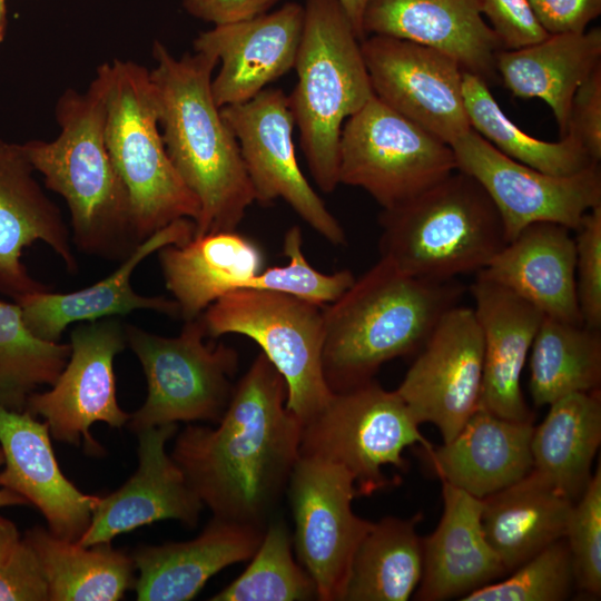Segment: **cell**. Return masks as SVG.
<instances>
[{"label":"cell","instance_id":"1","mask_svg":"<svg viewBox=\"0 0 601 601\" xmlns=\"http://www.w3.org/2000/svg\"><path fill=\"white\" fill-rule=\"evenodd\" d=\"M285 380L258 354L217 427L188 425L171 457L215 518L265 528L299 459L302 423Z\"/></svg>","mask_w":601,"mask_h":601},{"label":"cell","instance_id":"2","mask_svg":"<svg viewBox=\"0 0 601 601\" xmlns=\"http://www.w3.org/2000/svg\"><path fill=\"white\" fill-rule=\"evenodd\" d=\"M150 78L167 154L200 205L195 235L236 230L255 201L238 142L211 92L215 56L174 57L156 40Z\"/></svg>","mask_w":601,"mask_h":601},{"label":"cell","instance_id":"3","mask_svg":"<svg viewBox=\"0 0 601 601\" xmlns=\"http://www.w3.org/2000/svg\"><path fill=\"white\" fill-rule=\"evenodd\" d=\"M110 62L98 67L88 89H67L56 104L60 132L51 141L21 145L45 186L67 203L72 242L87 255L124 260L140 244L136 237L127 189L110 158L106 107Z\"/></svg>","mask_w":601,"mask_h":601},{"label":"cell","instance_id":"4","mask_svg":"<svg viewBox=\"0 0 601 601\" xmlns=\"http://www.w3.org/2000/svg\"><path fill=\"white\" fill-rule=\"evenodd\" d=\"M464 287L400 272L380 258L324 307L323 373L333 393L374 380L380 367L422 347Z\"/></svg>","mask_w":601,"mask_h":601},{"label":"cell","instance_id":"5","mask_svg":"<svg viewBox=\"0 0 601 601\" xmlns=\"http://www.w3.org/2000/svg\"><path fill=\"white\" fill-rule=\"evenodd\" d=\"M378 220L380 258L424 280L477 274L508 243L492 199L460 170L413 199L383 209Z\"/></svg>","mask_w":601,"mask_h":601},{"label":"cell","instance_id":"6","mask_svg":"<svg viewBox=\"0 0 601 601\" xmlns=\"http://www.w3.org/2000/svg\"><path fill=\"white\" fill-rule=\"evenodd\" d=\"M304 11L288 104L311 175L331 194L339 185L343 125L374 92L361 40L338 0H306Z\"/></svg>","mask_w":601,"mask_h":601},{"label":"cell","instance_id":"7","mask_svg":"<svg viewBox=\"0 0 601 601\" xmlns=\"http://www.w3.org/2000/svg\"><path fill=\"white\" fill-rule=\"evenodd\" d=\"M105 138L128 193L139 243L176 219H198L199 201L180 178L162 140L150 70L135 61L110 62Z\"/></svg>","mask_w":601,"mask_h":601},{"label":"cell","instance_id":"8","mask_svg":"<svg viewBox=\"0 0 601 601\" xmlns=\"http://www.w3.org/2000/svg\"><path fill=\"white\" fill-rule=\"evenodd\" d=\"M207 336L253 339L287 386L286 407L305 424L333 392L323 373L324 307L279 292L243 288L227 293L200 315Z\"/></svg>","mask_w":601,"mask_h":601},{"label":"cell","instance_id":"9","mask_svg":"<svg viewBox=\"0 0 601 601\" xmlns=\"http://www.w3.org/2000/svg\"><path fill=\"white\" fill-rule=\"evenodd\" d=\"M408 407L396 391L374 380L355 388L333 393L327 404L302 425L299 456L319 459L345 467L355 480L357 496L400 483L384 469L406 472L407 447L433 446L420 432Z\"/></svg>","mask_w":601,"mask_h":601},{"label":"cell","instance_id":"10","mask_svg":"<svg viewBox=\"0 0 601 601\" xmlns=\"http://www.w3.org/2000/svg\"><path fill=\"white\" fill-rule=\"evenodd\" d=\"M127 345L138 357L147 381L145 403L130 414L134 432L209 421L217 424L231 398L239 355L224 343L205 342L198 318L185 322L179 335L166 337L125 324Z\"/></svg>","mask_w":601,"mask_h":601},{"label":"cell","instance_id":"11","mask_svg":"<svg viewBox=\"0 0 601 601\" xmlns=\"http://www.w3.org/2000/svg\"><path fill=\"white\" fill-rule=\"evenodd\" d=\"M455 170L449 144L375 95L343 125L339 184L364 189L383 209L413 199Z\"/></svg>","mask_w":601,"mask_h":601},{"label":"cell","instance_id":"12","mask_svg":"<svg viewBox=\"0 0 601 601\" xmlns=\"http://www.w3.org/2000/svg\"><path fill=\"white\" fill-rule=\"evenodd\" d=\"M297 561L318 600L343 601L354 554L373 522L353 512L354 476L343 466L299 456L286 487Z\"/></svg>","mask_w":601,"mask_h":601},{"label":"cell","instance_id":"13","mask_svg":"<svg viewBox=\"0 0 601 601\" xmlns=\"http://www.w3.org/2000/svg\"><path fill=\"white\" fill-rule=\"evenodd\" d=\"M126 345L125 324L117 317L81 322L71 331L69 359L51 390L32 393L24 410L43 417L53 439L101 455L91 425L120 428L130 418L117 402L114 373V359Z\"/></svg>","mask_w":601,"mask_h":601},{"label":"cell","instance_id":"14","mask_svg":"<svg viewBox=\"0 0 601 601\" xmlns=\"http://www.w3.org/2000/svg\"><path fill=\"white\" fill-rule=\"evenodd\" d=\"M450 146L457 170L473 177L492 199L508 242L538 221L574 230L590 209L601 205L599 164L569 176L550 175L503 155L473 129Z\"/></svg>","mask_w":601,"mask_h":601},{"label":"cell","instance_id":"15","mask_svg":"<svg viewBox=\"0 0 601 601\" xmlns=\"http://www.w3.org/2000/svg\"><path fill=\"white\" fill-rule=\"evenodd\" d=\"M220 112L238 142L255 201L266 206L280 198L328 243L345 245L344 228L298 166L288 96L265 88L247 101L221 107Z\"/></svg>","mask_w":601,"mask_h":601},{"label":"cell","instance_id":"16","mask_svg":"<svg viewBox=\"0 0 601 601\" xmlns=\"http://www.w3.org/2000/svg\"><path fill=\"white\" fill-rule=\"evenodd\" d=\"M483 335L473 307L455 305L439 319L395 390L418 424L450 442L480 407Z\"/></svg>","mask_w":601,"mask_h":601},{"label":"cell","instance_id":"17","mask_svg":"<svg viewBox=\"0 0 601 601\" xmlns=\"http://www.w3.org/2000/svg\"><path fill=\"white\" fill-rule=\"evenodd\" d=\"M361 50L375 97L451 145L471 130L464 70L446 53L408 40L370 35Z\"/></svg>","mask_w":601,"mask_h":601},{"label":"cell","instance_id":"18","mask_svg":"<svg viewBox=\"0 0 601 601\" xmlns=\"http://www.w3.org/2000/svg\"><path fill=\"white\" fill-rule=\"evenodd\" d=\"M177 430V424H165L137 432V471L117 491L99 496L78 544L110 543L119 534L160 520H177L187 528L197 525L204 504L166 452V443Z\"/></svg>","mask_w":601,"mask_h":601},{"label":"cell","instance_id":"19","mask_svg":"<svg viewBox=\"0 0 601 601\" xmlns=\"http://www.w3.org/2000/svg\"><path fill=\"white\" fill-rule=\"evenodd\" d=\"M304 16L303 6L287 2L273 12L216 24L197 36L194 50L220 62L211 80L219 108L252 99L295 67Z\"/></svg>","mask_w":601,"mask_h":601},{"label":"cell","instance_id":"20","mask_svg":"<svg viewBox=\"0 0 601 601\" xmlns=\"http://www.w3.org/2000/svg\"><path fill=\"white\" fill-rule=\"evenodd\" d=\"M35 171L21 145L0 139V292L14 302L49 289L33 279L21 262L23 249L35 242L49 245L69 273L78 269L62 214L42 190Z\"/></svg>","mask_w":601,"mask_h":601},{"label":"cell","instance_id":"21","mask_svg":"<svg viewBox=\"0 0 601 601\" xmlns=\"http://www.w3.org/2000/svg\"><path fill=\"white\" fill-rule=\"evenodd\" d=\"M0 445L4 457L0 486L35 505L52 534L77 542L90 523L99 496L82 493L63 475L47 423L26 410L0 405Z\"/></svg>","mask_w":601,"mask_h":601},{"label":"cell","instance_id":"22","mask_svg":"<svg viewBox=\"0 0 601 601\" xmlns=\"http://www.w3.org/2000/svg\"><path fill=\"white\" fill-rule=\"evenodd\" d=\"M194 235L193 219H176L141 242L116 270L100 282L71 293H52L48 289L21 297L16 303L21 308L27 327L41 339L59 342L72 323L117 317L137 309L179 317V306L175 299L137 294L131 287V276L135 268L152 253L167 245H183Z\"/></svg>","mask_w":601,"mask_h":601},{"label":"cell","instance_id":"23","mask_svg":"<svg viewBox=\"0 0 601 601\" xmlns=\"http://www.w3.org/2000/svg\"><path fill=\"white\" fill-rule=\"evenodd\" d=\"M364 37H395L442 51L486 83L496 76L502 45L479 0H367Z\"/></svg>","mask_w":601,"mask_h":601},{"label":"cell","instance_id":"24","mask_svg":"<svg viewBox=\"0 0 601 601\" xmlns=\"http://www.w3.org/2000/svg\"><path fill=\"white\" fill-rule=\"evenodd\" d=\"M471 293L484 345L480 407L503 418L533 422L521 376L544 315L508 288L484 278L476 277Z\"/></svg>","mask_w":601,"mask_h":601},{"label":"cell","instance_id":"25","mask_svg":"<svg viewBox=\"0 0 601 601\" xmlns=\"http://www.w3.org/2000/svg\"><path fill=\"white\" fill-rule=\"evenodd\" d=\"M265 528L215 518L195 539L141 545L132 553L139 577L137 599L187 601L223 569L248 561L256 552Z\"/></svg>","mask_w":601,"mask_h":601},{"label":"cell","instance_id":"26","mask_svg":"<svg viewBox=\"0 0 601 601\" xmlns=\"http://www.w3.org/2000/svg\"><path fill=\"white\" fill-rule=\"evenodd\" d=\"M533 428L479 407L450 442L421 453L442 482L482 500L532 471Z\"/></svg>","mask_w":601,"mask_h":601},{"label":"cell","instance_id":"27","mask_svg":"<svg viewBox=\"0 0 601 601\" xmlns=\"http://www.w3.org/2000/svg\"><path fill=\"white\" fill-rule=\"evenodd\" d=\"M534 305L544 316L583 323L575 289L571 229L551 221L524 227L476 274Z\"/></svg>","mask_w":601,"mask_h":601},{"label":"cell","instance_id":"28","mask_svg":"<svg viewBox=\"0 0 601 601\" xmlns=\"http://www.w3.org/2000/svg\"><path fill=\"white\" fill-rule=\"evenodd\" d=\"M442 495V518L423 538V573L415 592L420 601L463 598L508 573L484 535L482 500L446 482Z\"/></svg>","mask_w":601,"mask_h":601},{"label":"cell","instance_id":"29","mask_svg":"<svg viewBox=\"0 0 601 601\" xmlns=\"http://www.w3.org/2000/svg\"><path fill=\"white\" fill-rule=\"evenodd\" d=\"M159 263L179 317L187 322L223 295L245 288L263 270L264 255L253 239L230 230L167 245L159 249Z\"/></svg>","mask_w":601,"mask_h":601},{"label":"cell","instance_id":"30","mask_svg":"<svg viewBox=\"0 0 601 601\" xmlns=\"http://www.w3.org/2000/svg\"><path fill=\"white\" fill-rule=\"evenodd\" d=\"M600 65V28L550 35L523 48L502 49L495 61L496 73L515 97L539 98L550 107L561 138L566 134L577 89Z\"/></svg>","mask_w":601,"mask_h":601},{"label":"cell","instance_id":"31","mask_svg":"<svg viewBox=\"0 0 601 601\" xmlns=\"http://www.w3.org/2000/svg\"><path fill=\"white\" fill-rule=\"evenodd\" d=\"M482 502L484 535L508 573L565 536L574 503L533 469Z\"/></svg>","mask_w":601,"mask_h":601},{"label":"cell","instance_id":"32","mask_svg":"<svg viewBox=\"0 0 601 601\" xmlns=\"http://www.w3.org/2000/svg\"><path fill=\"white\" fill-rule=\"evenodd\" d=\"M533 428V470L575 502L585 490L601 443L600 390L578 392L549 405Z\"/></svg>","mask_w":601,"mask_h":601},{"label":"cell","instance_id":"33","mask_svg":"<svg viewBox=\"0 0 601 601\" xmlns=\"http://www.w3.org/2000/svg\"><path fill=\"white\" fill-rule=\"evenodd\" d=\"M423 514L385 516L373 522L351 565L343 601H406L423 573V538L416 531Z\"/></svg>","mask_w":601,"mask_h":601},{"label":"cell","instance_id":"34","mask_svg":"<svg viewBox=\"0 0 601 601\" xmlns=\"http://www.w3.org/2000/svg\"><path fill=\"white\" fill-rule=\"evenodd\" d=\"M23 539L40 561L50 601H116L135 585L132 556L110 543L82 546L40 526Z\"/></svg>","mask_w":601,"mask_h":601},{"label":"cell","instance_id":"35","mask_svg":"<svg viewBox=\"0 0 601 601\" xmlns=\"http://www.w3.org/2000/svg\"><path fill=\"white\" fill-rule=\"evenodd\" d=\"M529 390L535 406L600 390L601 332L544 316L530 351Z\"/></svg>","mask_w":601,"mask_h":601},{"label":"cell","instance_id":"36","mask_svg":"<svg viewBox=\"0 0 601 601\" xmlns=\"http://www.w3.org/2000/svg\"><path fill=\"white\" fill-rule=\"evenodd\" d=\"M463 98L471 128L513 160L555 176L573 175L598 164L570 135L553 142L528 135L505 116L487 83L465 71Z\"/></svg>","mask_w":601,"mask_h":601},{"label":"cell","instance_id":"37","mask_svg":"<svg viewBox=\"0 0 601 601\" xmlns=\"http://www.w3.org/2000/svg\"><path fill=\"white\" fill-rule=\"evenodd\" d=\"M70 353V344L33 335L18 303L0 300V405L24 411L39 386L55 383Z\"/></svg>","mask_w":601,"mask_h":601},{"label":"cell","instance_id":"38","mask_svg":"<svg viewBox=\"0 0 601 601\" xmlns=\"http://www.w3.org/2000/svg\"><path fill=\"white\" fill-rule=\"evenodd\" d=\"M245 571L211 601L318 600L308 572L293 555V536L284 520H269Z\"/></svg>","mask_w":601,"mask_h":601},{"label":"cell","instance_id":"39","mask_svg":"<svg viewBox=\"0 0 601 601\" xmlns=\"http://www.w3.org/2000/svg\"><path fill=\"white\" fill-rule=\"evenodd\" d=\"M504 580L485 584L462 601H562L574 582L572 560L565 539L558 540L511 571Z\"/></svg>","mask_w":601,"mask_h":601},{"label":"cell","instance_id":"40","mask_svg":"<svg viewBox=\"0 0 601 601\" xmlns=\"http://www.w3.org/2000/svg\"><path fill=\"white\" fill-rule=\"evenodd\" d=\"M283 253L288 258L286 265L262 270L245 288L279 292L324 306L337 299L355 280L348 269L332 274L315 269L305 258L297 225L285 233Z\"/></svg>","mask_w":601,"mask_h":601},{"label":"cell","instance_id":"41","mask_svg":"<svg viewBox=\"0 0 601 601\" xmlns=\"http://www.w3.org/2000/svg\"><path fill=\"white\" fill-rule=\"evenodd\" d=\"M579 590L601 595V466L573 503L564 536Z\"/></svg>","mask_w":601,"mask_h":601},{"label":"cell","instance_id":"42","mask_svg":"<svg viewBox=\"0 0 601 601\" xmlns=\"http://www.w3.org/2000/svg\"><path fill=\"white\" fill-rule=\"evenodd\" d=\"M575 289L584 325L601 329V205L574 229Z\"/></svg>","mask_w":601,"mask_h":601},{"label":"cell","instance_id":"43","mask_svg":"<svg viewBox=\"0 0 601 601\" xmlns=\"http://www.w3.org/2000/svg\"><path fill=\"white\" fill-rule=\"evenodd\" d=\"M479 4L505 50L523 48L550 36L538 22L529 0H479Z\"/></svg>","mask_w":601,"mask_h":601},{"label":"cell","instance_id":"44","mask_svg":"<svg viewBox=\"0 0 601 601\" xmlns=\"http://www.w3.org/2000/svg\"><path fill=\"white\" fill-rule=\"evenodd\" d=\"M49 600L48 582L32 546L21 539L0 566V601Z\"/></svg>","mask_w":601,"mask_h":601},{"label":"cell","instance_id":"45","mask_svg":"<svg viewBox=\"0 0 601 601\" xmlns=\"http://www.w3.org/2000/svg\"><path fill=\"white\" fill-rule=\"evenodd\" d=\"M566 135L578 140L589 157L601 159V65L577 89L568 120Z\"/></svg>","mask_w":601,"mask_h":601},{"label":"cell","instance_id":"46","mask_svg":"<svg viewBox=\"0 0 601 601\" xmlns=\"http://www.w3.org/2000/svg\"><path fill=\"white\" fill-rule=\"evenodd\" d=\"M548 35L581 33L601 13V0H529Z\"/></svg>","mask_w":601,"mask_h":601},{"label":"cell","instance_id":"47","mask_svg":"<svg viewBox=\"0 0 601 601\" xmlns=\"http://www.w3.org/2000/svg\"><path fill=\"white\" fill-rule=\"evenodd\" d=\"M279 0H181L185 10L216 24L236 22L266 13Z\"/></svg>","mask_w":601,"mask_h":601},{"label":"cell","instance_id":"48","mask_svg":"<svg viewBox=\"0 0 601 601\" xmlns=\"http://www.w3.org/2000/svg\"><path fill=\"white\" fill-rule=\"evenodd\" d=\"M20 540L16 524L0 516V566L10 556Z\"/></svg>","mask_w":601,"mask_h":601},{"label":"cell","instance_id":"49","mask_svg":"<svg viewBox=\"0 0 601 601\" xmlns=\"http://www.w3.org/2000/svg\"><path fill=\"white\" fill-rule=\"evenodd\" d=\"M348 17L357 38L362 41L365 37L362 29V20L367 0H338Z\"/></svg>","mask_w":601,"mask_h":601},{"label":"cell","instance_id":"50","mask_svg":"<svg viewBox=\"0 0 601 601\" xmlns=\"http://www.w3.org/2000/svg\"><path fill=\"white\" fill-rule=\"evenodd\" d=\"M4 457L2 450L0 447V467L3 464ZM29 504L26 499H23L21 495L17 494L16 492H12L8 489H0V508L4 506H16V505H27Z\"/></svg>","mask_w":601,"mask_h":601},{"label":"cell","instance_id":"51","mask_svg":"<svg viewBox=\"0 0 601 601\" xmlns=\"http://www.w3.org/2000/svg\"><path fill=\"white\" fill-rule=\"evenodd\" d=\"M7 27V0H0V43L6 35Z\"/></svg>","mask_w":601,"mask_h":601}]
</instances>
